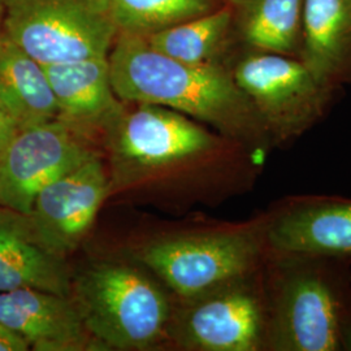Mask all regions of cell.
Listing matches in <instances>:
<instances>
[{
  "instance_id": "10",
  "label": "cell",
  "mask_w": 351,
  "mask_h": 351,
  "mask_svg": "<svg viewBox=\"0 0 351 351\" xmlns=\"http://www.w3.org/2000/svg\"><path fill=\"white\" fill-rule=\"evenodd\" d=\"M108 190L99 155L46 185L26 215L38 242L59 258L75 250L93 226Z\"/></svg>"
},
{
  "instance_id": "15",
  "label": "cell",
  "mask_w": 351,
  "mask_h": 351,
  "mask_svg": "<svg viewBox=\"0 0 351 351\" xmlns=\"http://www.w3.org/2000/svg\"><path fill=\"white\" fill-rule=\"evenodd\" d=\"M0 101L20 129L58 119L45 66L0 32Z\"/></svg>"
},
{
  "instance_id": "12",
  "label": "cell",
  "mask_w": 351,
  "mask_h": 351,
  "mask_svg": "<svg viewBox=\"0 0 351 351\" xmlns=\"http://www.w3.org/2000/svg\"><path fill=\"white\" fill-rule=\"evenodd\" d=\"M59 108L58 119L90 136L106 133L124 111L113 91L108 58L43 65Z\"/></svg>"
},
{
  "instance_id": "17",
  "label": "cell",
  "mask_w": 351,
  "mask_h": 351,
  "mask_svg": "<svg viewBox=\"0 0 351 351\" xmlns=\"http://www.w3.org/2000/svg\"><path fill=\"white\" fill-rule=\"evenodd\" d=\"M246 50L301 58L306 0H229Z\"/></svg>"
},
{
  "instance_id": "4",
  "label": "cell",
  "mask_w": 351,
  "mask_h": 351,
  "mask_svg": "<svg viewBox=\"0 0 351 351\" xmlns=\"http://www.w3.org/2000/svg\"><path fill=\"white\" fill-rule=\"evenodd\" d=\"M71 297L101 346L141 350L169 328L168 297L150 277L120 263L94 265L72 281Z\"/></svg>"
},
{
  "instance_id": "11",
  "label": "cell",
  "mask_w": 351,
  "mask_h": 351,
  "mask_svg": "<svg viewBox=\"0 0 351 351\" xmlns=\"http://www.w3.org/2000/svg\"><path fill=\"white\" fill-rule=\"evenodd\" d=\"M0 324L37 351L88 350L94 343L72 297L46 290L0 291Z\"/></svg>"
},
{
  "instance_id": "20",
  "label": "cell",
  "mask_w": 351,
  "mask_h": 351,
  "mask_svg": "<svg viewBox=\"0 0 351 351\" xmlns=\"http://www.w3.org/2000/svg\"><path fill=\"white\" fill-rule=\"evenodd\" d=\"M29 349L30 348L24 339L0 324V351H25Z\"/></svg>"
},
{
  "instance_id": "3",
  "label": "cell",
  "mask_w": 351,
  "mask_h": 351,
  "mask_svg": "<svg viewBox=\"0 0 351 351\" xmlns=\"http://www.w3.org/2000/svg\"><path fill=\"white\" fill-rule=\"evenodd\" d=\"M268 252L265 217L239 224H207L152 242L139 259L180 301L191 300L259 271Z\"/></svg>"
},
{
  "instance_id": "2",
  "label": "cell",
  "mask_w": 351,
  "mask_h": 351,
  "mask_svg": "<svg viewBox=\"0 0 351 351\" xmlns=\"http://www.w3.org/2000/svg\"><path fill=\"white\" fill-rule=\"evenodd\" d=\"M265 351H342L351 320V262L268 250Z\"/></svg>"
},
{
  "instance_id": "1",
  "label": "cell",
  "mask_w": 351,
  "mask_h": 351,
  "mask_svg": "<svg viewBox=\"0 0 351 351\" xmlns=\"http://www.w3.org/2000/svg\"><path fill=\"white\" fill-rule=\"evenodd\" d=\"M108 64L113 91L120 101L160 106L186 114L263 160L275 150L230 66L184 63L154 50L145 38L133 34H119Z\"/></svg>"
},
{
  "instance_id": "5",
  "label": "cell",
  "mask_w": 351,
  "mask_h": 351,
  "mask_svg": "<svg viewBox=\"0 0 351 351\" xmlns=\"http://www.w3.org/2000/svg\"><path fill=\"white\" fill-rule=\"evenodd\" d=\"M0 32L42 65L108 58L120 34L110 0H0Z\"/></svg>"
},
{
  "instance_id": "16",
  "label": "cell",
  "mask_w": 351,
  "mask_h": 351,
  "mask_svg": "<svg viewBox=\"0 0 351 351\" xmlns=\"http://www.w3.org/2000/svg\"><path fill=\"white\" fill-rule=\"evenodd\" d=\"M233 5L226 0L210 12L143 36L154 50L190 64L230 66L229 49L234 37Z\"/></svg>"
},
{
  "instance_id": "8",
  "label": "cell",
  "mask_w": 351,
  "mask_h": 351,
  "mask_svg": "<svg viewBox=\"0 0 351 351\" xmlns=\"http://www.w3.org/2000/svg\"><path fill=\"white\" fill-rule=\"evenodd\" d=\"M95 155L88 136L59 119L21 129L0 158V207L30 213L42 189Z\"/></svg>"
},
{
  "instance_id": "13",
  "label": "cell",
  "mask_w": 351,
  "mask_h": 351,
  "mask_svg": "<svg viewBox=\"0 0 351 351\" xmlns=\"http://www.w3.org/2000/svg\"><path fill=\"white\" fill-rule=\"evenodd\" d=\"M20 288L71 297L72 280L63 258L38 242L26 215L0 207V291Z\"/></svg>"
},
{
  "instance_id": "7",
  "label": "cell",
  "mask_w": 351,
  "mask_h": 351,
  "mask_svg": "<svg viewBox=\"0 0 351 351\" xmlns=\"http://www.w3.org/2000/svg\"><path fill=\"white\" fill-rule=\"evenodd\" d=\"M168 330L188 350L265 351L262 268L181 301Z\"/></svg>"
},
{
  "instance_id": "19",
  "label": "cell",
  "mask_w": 351,
  "mask_h": 351,
  "mask_svg": "<svg viewBox=\"0 0 351 351\" xmlns=\"http://www.w3.org/2000/svg\"><path fill=\"white\" fill-rule=\"evenodd\" d=\"M20 130L14 117L0 101V158Z\"/></svg>"
},
{
  "instance_id": "14",
  "label": "cell",
  "mask_w": 351,
  "mask_h": 351,
  "mask_svg": "<svg viewBox=\"0 0 351 351\" xmlns=\"http://www.w3.org/2000/svg\"><path fill=\"white\" fill-rule=\"evenodd\" d=\"M300 60L333 88L351 85V0H306Z\"/></svg>"
},
{
  "instance_id": "6",
  "label": "cell",
  "mask_w": 351,
  "mask_h": 351,
  "mask_svg": "<svg viewBox=\"0 0 351 351\" xmlns=\"http://www.w3.org/2000/svg\"><path fill=\"white\" fill-rule=\"evenodd\" d=\"M230 71L272 139L275 150L289 149L330 111L339 88L322 81L300 59L246 50Z\"/></svg>"
},
{
  "instance_id": "9",
  "label": "cell",
  "mask_w": 351,
  "mask_h": 351,
  "mask_svg": "<svg viewBox=\"0 0 351 351\" xmlns=\"http://www.w3.org/2000/svg\"><path fill=\"white\" fill-rule=\"evenodd\" d=\"M263 213L268 250L351 262V197L291 194Z\"/></svg>"
},
{
  "instance_id": "21",
  "label": "cell",
  "mask_w": 351,
  "mask_h": 351,
  "mask_svg": "<svg viewBox=\"0 0 351 351\" xmlns=\"http://www.w3.org/2000/svg\"><path fill=\"white\" fill-rule=\"evenodd\" d=\"M342 351H351V320L345 326L342 337Z\"/></svg>"
},
{
  "instance_id": "18",
  "label": "cell",
  "mask_w": 351,
  "mask_h": 351,
  "mask_svg": "<svg viewBox=\"0 0 351 351\" xmlns=\"http://www.w3.org/2000/svg\"><path fill=\"white\" fill-rule=\"evenodd\" d=\"M120 34L147 36L210 12L226 0H110Z\"/></svg>"
}]
</instances>
